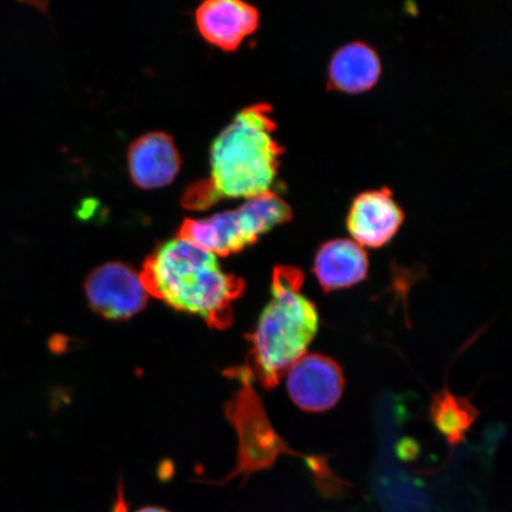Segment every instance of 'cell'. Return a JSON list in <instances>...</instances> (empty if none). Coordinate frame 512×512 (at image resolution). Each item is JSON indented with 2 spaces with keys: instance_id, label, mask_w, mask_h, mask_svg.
Returning <instances> with one entry per match:
<instances>
[{
  "instance_id": "6",
  "label": "cell",
  "mask_w": 512,
  "mask_h": 512,
  "mask_svg": "<svg viewBox=\"0 0 512 512\" xmlns=\"http://www.w3.org/2000/svg\"><path fill=\"white\" fill-rule=\"evenodd\" d=\"M86 294L96 313L107 319L124 320L144 309L149 293L140 275L130 266L111 262L89 275Z\"/></svg>"
},
{
  "instance_id": "3",
  "label": "cell",
  "mask_w": 512,
  "mask_h": 512,
  "mask_svg": "<svg viewBox=\"0 0 512 512\" xmlns=\"http://www.w3.org/2000/svg\"><path fill=\"white\" fill-rule=\"evenodd\" d=\"M272 108L265 104L245 108L211 146V185L220 200L251 198L271 191L283 155L274 137Z\"/></svg>"
},
{
  "instance_id": "12",
  "label": "cell",
  "mask_w": 512,
  "mask_h": 512,
  "mask_svg": "<svg viewBox=\"0 0 512 512\" xmlns=\"http://www.w3.org/2000/svg\"><path fill=\"white\" fill-rule=\"evenodd\" d=\"M380 75L379 56L373 48L361 42L339 49L329 67L330 86L349 94L369 91L379 81Z\"/></svg>"
},
{
  "instance_id": "13",
  "label": "cell",
  "mask_w": 512,
  "mask_h": 512,
  "mask_svg": "<svg viewBox=\"0 0 512 512\" xmlns=\"http://www.w3.org/2000/svg\"><path fill=\"white\" fill-rule=\"evenodd\" d=\"M478 416V409L469 399L453 394L448 388L433 395L430 419L450 446L463 443Z\"/></svg>"
},
{
  "instance_id": "15",
  "label": "cell",
  "mask_w": 512,
  "mask_h": 512,
  "mask_svg": "<svg viewBox=\"0 0 512 512\" xmlns=\"http://www.w3.org/2000/svg\"><path fill=\"white\" fill-rule=\"evenodd\" d=\"M111 512H131L130 505H128L125 490L123 484L119 485L117 491V497H115V501L113 504V508ZM133 512H172L166 508L158 507V505H146V507L139 508Z\"/></svg>"
},
{
  "instance_id": "14",
  "label": "cell",
  "mask_w": 512,
  "mask_h": 512,
  "mask_svg": "<svg viewBox=\"0 0 512 512\" xmlns=\"http://www.w3.org/2000/svg\"><path fill=\"white\" fill-rule=\"evenodd\" d=\"M219 201L220 197L216 194L209 179H204V181L190 185L189 189L184 192L182 204L189 210H204L213 207Z\"/></svg>"
},
{
  "instance_id": "1",
  "label": "cell",
  "mask_w": 512,
  "mask_h": 512,
  "mask_svg": "<svg viewBox=\"0 0 512 512\" xmlns=\"http://www.w3.org/2000/svg\"><path fill=\"white\" fill-rule=\"evenodd\" d=\"M140 278L153 297L219 330L232 325L233 304L246 288L245 281L222 270L215 254L182 238L158 247Z\"/></svg>"
},
{
  "instance_id": "7",
  "label": "cell",
  "mask_w": 512,
  "mask_h": 512,
  "mask_svg": "<svg viewBox=\"0 0 512 512\" xmlns=\"http://www.w3.org/2000/svg\"><path fill=\"white\" fill-rule=\"evenodd\" d=\"M262 235L253 215L242 204L239 209L224 211L204 220H187L178 238L206 248L216 256H228L254 245Z\"/></svg>"
},
{
  "instance_id": "9",
  "label": "cell",
  "mask_w": 512,
  "mask_h": 512,
  "mask_svg": "<svg viewBox=\"0 0 512 512\" xmlns=\"http://www.w3.org/2000/svg\"><path fill=\"white\" fill-rule=\"evenodd\" d=\"M196 23L209 43L233 51L258 28L259 12L239 0H209L197 9Z\"/></svg>"
},
{
  "instance_id": "4",
  "label": "cell",
  "mask_w": 512,
  "mask_h": 512,
  "mask_svg": "<svg viewBox=\"0 0 512 512\" xmlns=\"http://www.w3.org/2000/svg\"><path fill=\"white\" fill-rule=\"evenodd\" d=\"M243 382V392L235 402V424L241 437L239 463L235 471L224 479V482L238 476L247 478L254 472L270 469L281 454H292L305 460L312 473L315 483L322 482L331 473V467L324 457L303 456L290 450L285 441L267 419L264 407L252 388V374L248 369L236 371Z\"/></svg>"
},
{
  "instance_id": "10",
  "label": "cell",
  "mask_w": 512,
  "mask_h": 512,
  "mask_svg": "<svg viewBox=\"0 0 512 512\" xmlns=\"http://www.w3.org/2000/svg\"><path fill=\"white\" fill-rule=\"evenodd\" d=\"M181 157L169 134H145L128 151V168L133 182L143 189H158L174 182L181 169Z\"/></svg>"
},
{
  "instance_id": "8",
  "label": "cell",
  "mask_w": 512,
  "mask_h": 512,
  "mask_svg": "<svg viewBox=\"0 0 512 512\" xmlns=\"http://www.w3.org/2000/svg\"><path fill=\"white\" fill-rule=\"evenodd\" d=\"M403 213L388 189L363 192L355 198L348 216L352 241L368 248H381L394 238Z\"/></svg>"
},
{
  "instance_id": "5",
  "label": "cell",
  "mask_w": 512,
  "mask_h": 512,
  "mask_svg": "<svg viewBox=\"0 0 512 512\" xmlns=\"http://www.w3.org/2000/svg\"><path fill=\"white\" fill-rule=\"evenodd\" d=\"M287 393L294 405L307 413H323L342 399L345 376L329 356L305 354L287 370Z\"/></svg>"
},
{
  "instance_id": "2",
  "label": "cell",
  "mask_w": 512,
  "mask_h": 512,
  "mask_svg": "<svg viewBox=\"0 0 512 512\" xmlns=\"http://www.w3.org/2000/svg\"><path fill=\"white\" fill-rule=\"evenodd\" d=\"M304 280L298 267H275L270 302L248 336L252 347V370H248L266 389L278 386L317 335L319 313L316 304L302 292Z\"/></svg>"
},
{
  "instance_id": "11",
  "label": "cell",
  "mask_w": 512,
  "mask_h": 512,
  "mask_svg": "<svg viewBox=\"0 0 512 512\" xmlns=\"http://www.w3.org/2000/svg\"><path fill=\"white\" fill-rule=\"evenodd\" d=\"M368 270V255L363 247L349 239H336L318 249L312 272L320 288L330 293L362 283Z\"/></svg>"
}]
</instances>
